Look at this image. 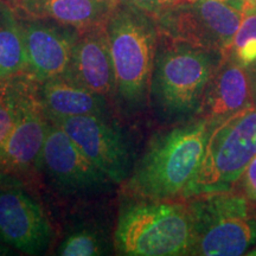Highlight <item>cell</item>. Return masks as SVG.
<instances>
[{
    "instance_id": "7402d4cb",
    "label": "cell",
    "mask_w": 256,
    "mask_h": 256,
    "mask_svg": "<svg viewBox=\"0 0 256 256\" xmlns=\"http://www.w3.org/2000/svg\"><path fill=\"white\" fill-rule=\"evenodd\" d=\"M127 2L156 19L182 0H127Z\"/></svg>"
},
{
    "instance_id": "3957f363",
    "label": "cell",
    "mask_w": 256,
    "mask_h": 256,
    "mask_svg": "<svg viewBox=\"0 0 256 256\" xmlns=\"http://www.w3.org/2000/svg\"><path fill=\"white\" fill-rule=\"evenodd\" d=\"M115 72L114 98L124 113L136 114L150 104L159 28L142 10L120 0L106 23Z\"/></svg>"
},
{
    "instance_id": "cb8c5ba5",
    "label": "cell",
    "mask_w": 256,
    "mask_h": 256,
    "mask_svg": "<svg viewBox=\"0 0 256 256\" xmlns=\"http://www.w3.org/2000/svg\"><path fill=\"white\" fill-rule=\"evenodd\" d=\"M11 247L5 243L0 242V256H5V255H10L11 254Z\"/></svg>"
},
{
    "instance_id": "8fae6325",
    "label": "cell",
    "mask_w": 256,
    "mask_h": 256,
    "mask_svg": "<svg viewBox=\"0 0 256 256\" xmlns=\"http://www.w3.org/2000/svg\"><path fill=\"white\" fill-rule=\"evenodd\" d=\"M28 78L34 83L60 78L66 72L80 31L40 18H22Z\"/></svg>"
},
{
    "instance_id": "e0dca14e",
    "label": "cell",
    "mask_w": 256,
    "mask_h": 256,
    "mask_svg": "<svg viewBox=\"0 0 256 256\" xmlns=\"http://www.w3.org/2000/svg\"><path fill=\"white\" fill-rule=\"evenodd\" d=\"M26 74V52L20 19L14 8L0 0V82Z\"/></svg>"
},
{
    "instance_id": "44dd1931",
    "label": "cell",
    "mask_w": 256,
    "mask_h": 256,
    "mask_svg": "<svg viewBox=\"0 0 256 256\" xmlns=\"http://www.w3.org/2000/svg\"><path fill=\"white\" fill-rule=\"evenodd\" d=\"M232 190L247 198L256 210V156L249 162Z\"/></svg>"
},
{
    "instance_id": "9c48e42d",
    "label": "cell",
    "mask_w": 256,
    "mask_h": 256,
    "mask_svg": "<svg viewBox=\"0 0 256 256\" xmlns=\"http://www.w3.org/2000/svg\"><path fill=\"white\" fill-rule=\"evenodd\" d=\"M58 124L84 156L114 185H124L134 160L130 142L116 124L104 115L49 119Z\"/></svg>"
},
{
    "instance_id": "ac0fdd59",
    "label": "cell",
    "mask_w": 256,
    "mask_h": 256,
    "mask_svg": "<svg viewBox=\"0 0 256 256\" xmlns=\"http://www.w3.org/2000/svg\"><path fill=\"white\" fill-rule=\"evenodd\" d=\"M110 238L98 228L82 226L74 229L62 240L57 248L60 256H100L110 252Z\"/></svg>"
},
{
    "instance_id": "8992f818",
    "label": "cell",
    "mask_w": 256,
    "mask_h": 256,
    "mask_svg": "<svg viewBox=\"0 0 256 256\" xmlns=\"http://www.w3.org/2000/svg\"><path fill=\"white\" fill-rule=\"evenodd\" d=\"M256 156V107L240 112L211 130L203 160L184 200L232 191Z\"/></svg>"
},
{
    "instance_id": "5bb4252c",
    "label": "cell",
    "mask_w": 256,
    "mask_h": 256,
    "mask_svg": "<svg viewBox=\"0 0 256 256\" xmlns=\"http://www.w3.org/2000/svg\"><path fill=\"white\" fill-rule=\"evenodd\" d=\"M63 76L106 98H114L115 72L106 24L80 31Z\"/></svg>"
},
{
    "instance_id": "4fadbf2b",
    "label": "cell",
    "mask_w": 256,
    "mask_h": 256,
    "mask_svg": "<svg viewBox=\"0 0 256 256\" xmlns=\"http://www.w3.org/2000/svg\"><path fill=\"white\" fill-rule=\"evenodd\" d=\"M256 107V62L246 64L232 50L208 86L200 115L215 128L228 118Z\"/></svg>"
},
{
    "instance_id": "30bf717a",
    "label": "cell",
    "mask_w": 256,
    "mask_h": 256,
    "mask_svg": "<svg viewBox=\"0 0 256 256\" xmlns=\"http://www.w3.org/2000/svg\"><path fill=\"white\" fill-rule=\"evenodd\" d=\"M40 170L48 176L54 186L64 194H100L113 185L68 134L50 120Z\"/></svg>"
},
{
    "instance_id": "7a4b0ae2",
    "label": "cell",
    "mask_w": 256,
    "mask_h": 256,
    "mask_svg": "<svg viewBox=\"0 0 256 256\" xmlns=\"http://www.w3.org/2000/svg\"><path fill=\"white\" fill-rule=\"evenodd\" d=\"M224 54L159 32L150 87V104L156 116L168 124L197 118Z\"/></svg>"
},
{
    "instance_id": "d6986e66",
    "label": "cell",
    "mask_w": 256,
    "mask_h": 256,
    "mask_svg": "<svg viewBox=\"0 0 256 256\" xmlns=\"http://www.w3.org/2000/svg\"><path fill=\"white\" fill-rule=\"evenodd\" d=\"M241 62H256V0H246L232 49Z\"/></svg>"
},
{
    "instance_id": "7c38bea8",
    "label": "cell",
    "mask_w": 256,
    "mask_h": 256,
    "mask_svg": "<svg viewBox=\"0 0 256 256\" xmlns=\"http://www.w3.org/2000/svg\"><path fill=\"white\" fill-rule=\"evenodd\" d=\"M52 228L43 208L20 186L0 190V242L28 255L46 252Z\"/></svg>"
},
{
    "instance_id": "9a60e30c",
    "label": "cell",
    "mask_w": 256,
    "mask_h": 256,
    "mask_svg": "<svg viewBox=\"0 0 256 256\" xmlns=\"http://www.w3.org/2000/svg\"><path fill=\"white\" fill-rule=\"evenodd\" d=\"M120 0H14L25 17L48 19L78 31L104 25Z\"/></svg>"
},
{
    "instance_id": "52a82bcc",
    "label": "cell",
    "mask_w": 256,
    "mask_h": 256,
    "mask_svg": "<svg viewBox=\"0 0 256 256\" xmlns=\"http://www.w3.org/2000/svg\"><path fill=\"white\" fill-rule=\"evenodd\" d=\"M242 12L220 0H182L156 18L159 32L197 46L232 49Z\"/></svg>"
},
{
    "instance_id": "ffe728a7",
    "label": "cell",
    "mask_w": 256,
    "mask_h": 256,
    "mask_svg": "<svg viewBox=\"0 0 256 256\" xmlns=\"http://www.w3.org/2000/svg\"><path fill=\"white\" fill-rule=\"evenodd\" d=\"M18 119L16 90L10 81L0 82V151L14 130Z\"/></svg>"
},
{
    "instance_id": "6da1fadb",
    "label": "cell",
    "mask_w": 256,
    "mask_h": 256,
    "mask_svg": "<svg viewBox=\"0 0 256 256\" xmlns=\"http://www.w3.org/2000/svg\"><path fill=\"white\" fill-rule=\"evenodd\" d=\"M212 130L209 121L197 116L156 133L124 184L127 194L158 200H184Z\"/></svg>"
},
{
    "instance_id": "603a6c76",
    "label": "cell",
    "mask_w": 256,
    "mask_h": 256,
    "mask_svg": "<svg viewBox=\"0 0 256 256\" xmlns=\"http://www.w3.org/2000/svg\"><path fill=\"white\" fill-rule=\"evenodd\" d=\"M220 2H226V4L232 6V8H238V10H240V11L242 12L246 0H220Z\"/></svg>"
},
{
    "instance_id": "5b68a950",
    "label": "cell",
    "mask_w": 256,
    "mask_h": 256,
    "mask_svg": "<svg viewBox=\"0 0 256 256\" xmlns=\"http://www.w3.org/2000/svg\"><path fill=\"white\" fill-rule=\"evenodd\" d=\"M192 235L188 255L238 256L256 246V210L236 191L186 198Z\"/></svg>"
},
{
    "instance_id": "ba28073f",
    "label": "cell",
    "mask_w": 256,
    "mask_h": 256,
    "mask_svg": "<svg viewBox=\"0 0 256 256\" xmlns=\"http://www.w3.org/2000/svg\"><path fill=\"white\" fill-rule=\"evenodd\" d=\"M18 102V119L0 151V184L19 186L40 170L42 151L49 127V119L34 95L31 84L14 82Z\"/></svg>"
},
{
    "instance_id": "277c9868",
    "label": "cell",
    "mask_w": 256,
    "mask_h": 256,
    "mask_svg": "<svg viewBox=\"0 0 256 256\" xmlns=\"http://www.w3.org/2000/svg\"><path fill=\"white\" fill-rule=\"evenodd\" d=\"M192 226L185 200H158L128 194L115 224V252L126 256L188 255Z\"/></svg>"
},
{
    "instance_id": "2e32d148",
    "label": "cell",
    "mask_w": 256,
    "mask_h": 256,
    "mask_svg": "<svg viewBox=\"0 0 256 256\" xmlns=\"http://www.w3.org/2000/svg\"><path fill=\"white\" fill-rule=\"evenodd\" d=\"M37 98L48 119L108 114V98L66 76L40 83Z\"/></svg>"
}]
</instances>
